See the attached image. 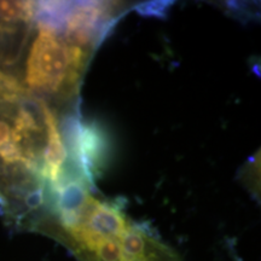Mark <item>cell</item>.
Wrapping results in <instances>:
<instances>
[{
  "mask_svg": "<svg viewBox=\"0 0 261 261\" xmlns=\"http://www.w3.org/2000/svg\"><path fill=\"white\" fill-rule=\"evenodd\" d=\"M139 225L121 204L94 197L89 182L73 175L51 192L34 231L63 244L77 261H135Z\"/></svg>",
  "mask_w": 261,
  "mask_h": 261,
  "instance_id": "cell-1",
  "label": "cell"
},
{
  "mask_svg": "<svg viewBox=\"0 0 261 261\" xmlns=\"http://www.w3.org/2000/svg\"><path fill=\"white\" fill-rule=\"evenodd\" d=\"M28 98V92L17 77L0 67V104H16Z\"/></svg>",
  "mask_w": 261,
  "mask_h": 261,
  "instance_id": "cell-4",
  "label": "cell"
},
{
  "mask_svg": "<svg viewBox=\"0 0 261 261\" xmlns=\"http://www.w3.org/2000/svg\"><path fill=\"white\" fill-rule=\"evenodd\" d=\"M42 5H35L38 32L29 47L22 85L27 92L68 102L79 91L93 54L65 37Z\"/></svg>",
  "mask_w": 261,
  "mask_h": 261,
  "instance_id": "cell-2",
  "label": "cell"
},
{
  "mask_svg": "<svg viewBox=\"0 0 261 261\" xmlns=\"http://www.w3.org/2000/svg\"><path fill=\"white\" fill-rule=\"evenodd\" d=\"M35 3L0 2V64H14L31 35Z\"/></svg>",
  "mask_w": 261,
  "mask_h": 261,
  "instance_id": "cell-3",
  "label": "cell"
}]
</instances>
